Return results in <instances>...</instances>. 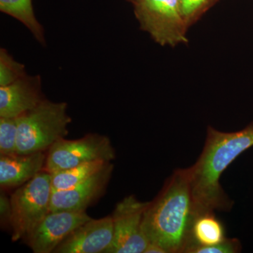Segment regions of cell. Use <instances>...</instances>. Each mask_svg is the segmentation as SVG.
I'll list each match as a JSON object with an SVG mask.
<instances>
[{"label": "cell", "mask_w": 253, "mask_h": 253, "mask_svg": "<svg viewBox=\"0 0 253 253\" xmlns=\"http://www.w3.org/2000/svg\"><path fill=\"white\" fill-rule=\"evenodd\" d=\"M181 16L188 28L197 22L218 0H179Z\"/></svg>", "instance_id": "ac0fdd59"}, {"label": "cell", "mask_w": 253, "mask_h": 253, "mask_svg": "<svg viewBox=\"0 0 253 253\" xmlns=\"http://www.w3.org/2000/svg\"><path fill=\"white\" fill-rule=\"evenodd\" d=\"M115 158L116 153L107 136L89 134L76 140L63 138L49 148L45 170L54 173L93 161L111 162Z\"/></svg>", "instance_id": "8992f818"}, {"label": "cell", "mask_w": 253, "mask_h": 253, "mask_svg": "<svg viewBox=\"0 0 253 253\" xmlns=\"http://www.w3.org/2000/svg\"><path fill=\"white\" fill-rule=\"evenodd\" d=\"M65 102L44 99L18 121L17 154L44 151L68 134L71 118Z\"/></svg>", "instance_id": "3957f363"}, {"label": "cell", "mask_w": 253, "mask_h": 253, "mask_svg": "<svg viewBox=\"0 0 253 253\" xmlns=\"http://www.w3.org/2000/svg\"><path fill=\"white\" fill-rule=\"evenodd\" d=\"M113 168V165L109 163L100 172L74 187L61 191H52L50 212H85L88 206L104 192L111 178Z\"/></svg>", "instance_id": "30bf717a"}, {"label": "cell", "mask_w": 253, "mask_h": 253, "mask_svg": "<svg viewBox=\"0 0 253 253\" xmlns=\"http://www.w3.org/2000/svg\"><path fill=\"white\" fill-rule=\"evenodd\" d=\"M11 214L12 211L11 200L6 195L1 193L0 195V217L1 223H9L11 225Z\"/></svg>", "instance_id": "ffe728a7"}, {"label": "cell", "mask_w": 253, "mask_h": 253, "mask_svg": "<svg viewBox=\"0 0 253 253\" xmlns=\"http://www.w3.org/2000/svg\"><path fill=\"white\" fill-rule=\"evenodd\" d=\"M126 1H127L128 2H130L131 4L134 5L136 4L137 1H139V0H126Z\"/></svg>", "instance_id": "7402d4cb"}, {"label": "cell", "mask_w": 253, "mask_h": 253, "mask_svg": "<svg viewBox=\"0 0 253 253\" xmlns=\"http://www.w3.org/2000/svg\"><path fill=\"white\" fill-rule=\"evenodd\" d=\"M150 202L133 195L116 205L113 213V239L105 253H142L149 244L142 228L145 211Z\"/></svg>", "instance_id": "52a82bcc"}, {"label": "cell", "mask_w": 253, "mask_h": 253, "mask_svg": "<svg viewBox=\"0 0 253 253\" xmlns=\"http://www.w3.org/2000/svg\"><path fill=\"white\" fill-rule=\"evenodd\" d=\"M26 66L18 62L7 50L0 49V86H6L26 76Z\"/></svg>", "instance_id": "2e32d148"}, {"label": "cell", "mask_w": 253, "mask_h": 253, "mask_svg": "<svg viewBox=\"0 0 253 253\" xmlns=\"http://www.w3.org/2000/svg\"><path fill=\"white\" fill-rule=\"evenodd\" d=\"M46 156L44 151L31 154L1 155L0 184L1 187L22 186L43 171Z\"/></svg>", "instance_id": "7c38bea8"}, {"label": "cell", "mask_w": 253, "mask_h": 253, "mask_svg": "<svg viewBox=\"0 0 253 253\" xmlns=\"http://www.w3.org/2000/svg\"><path fill=\"white\" fill-rule=\"evenodd\" d=\"M113 239L112 216L89 219L73 231L55 249L56 253H105Z\"/></svg>", "instance_id": "9c48e42d"}, {"label": "cell", "mask_w": 253, "mask_h": 253, "mask_svg": "<svg viewBox=\"0 0 253 253\" xmlns=\"http://www.w3.org/2000/svg\"><path fill=\"white\" fill-rule=\"evenodd\" d=\"M91 218L86 212H49L26 236L35 253H54L73 231Z\"/></svg>", "instance_id": "ba28073f"}, {"label": "cell", "mask_w": 253, "mask_h": 253, "mask_svg": "<svg viewBox=\"0 0 253 253\" xmlns=\"http://www.w3.org/2000/svg\"><path fill=\"white\" fill-rule=\"evenodd\" d=\"M133 6L139 27L159 45L174 47L189 42L179 0H139Z\"/></svg>", "instance_id": "277c9868"}, {"label": "cell", "mask_w": 253, "mask_h": 253, "mask_svg": "<svg viewBox=\"0 0 253 253\" xmlns=\"http://www.w3.org/2000/svg\"><path fill=\"white\" fill-rule=\"evenodd\" d=\"M226 239L224 225L214 215V212L201 213L195 219L192 228L193 248L219 244Z\"/></svg>", "instance_id": "5bb4252c"}, {"label": "cell", "mask_w": 253, "mask_h": 253, "mask_svg": "<svg viewBox=\"0 0 253 253\" xmlns=\"http://www.w3.org/2000/svg\"><path fill=\"white\" fill-rule=\"evenodd\" d=\"M241 251L239 240L226 239L219 244L210 246H197L193 248L189 253H237Z\"/></svg>", "instance_id": "d6986e66"}, {"label": "cell", "mask_w": 253, "mask_h": 253, "mask_svg": "<svg viewBox=\"0 0 253 253\" xmlns=\"http://www.w3.org/2000/svg\"><path fill=\"white\" fill-rule=\"evenodd\" d=\"M109 163L93 161L51 173L52 191H61L74 187L100 172Z\"/></svg>", "instance_id": "9a60e30c"}, {"label": "cell", "mask_w": 253, "mask_h": 253, "mask_svg": "<svg viewBox=\"0 0 253 253\" xmlns=\"http://www.w3.org/2000/svg\"><path fill=\"white\" fill-rule=\"evenodd\" d=\"M18 121L0 118V155L17 154Z\"/></svg>", "instance_id": "e0dca14e"}, {"label": "cell", "mask_w": 253, "mask_h": 253, "mask_svg": "<svg viewBox=\"0 0 253 253\" xmlns=\"http://www.w3.org/2000/svg\"><path fill=\"white\" fill-rule=\"evenodd\" d=\"M199 214L189 169H176L145 211L143 231L149 243L158 245L166 253H187Z\"/></svg>", "instance_id": "6da1fadb"}, {"label": "cell", "mask_w": 253, "mask_h": 253, "mask_svg": "<svg viewBox=\"0 0 253 253\" xmlns=\"http://www.w3.org/2000/svg\"><path fill=\"white\" fill-rule=\"evenodd\" d=\"M44 99L41 76L27 74L11 84L0 86V118L20 117Z\"/></svg>", "instance_id": "8fae6325"}, {"label": "cell", "mask_w": 253, "mask_h": 253, "mask_svg": "<svg viewBox=\"0 0 253 253\" xmlns=\"http://www.w3.org/2000/svg\"><path fill=\"white\" fill-rule=\"evenodd\" d=\"M0 11L24 25L38 42L45 45L44 28L35 14L33 0H0Z\"/></svg>", "instance_id": "4fadbf2b"}, {"label": "cell", "mask_w": 253, "mask_h": 253, "mask_svg": "<svg viewBox=\"0 0 253 253\" xmlns=\"http://www.w3.org/2000/svg\"><path fill=\"white\" fill-rule=\"evenodd\" d=\"M144 253H166V251L158 245L149 243Z\"/></svg>", "instance_id": "44dd1931"}, {"label": "cell", "mask_w": 253, "mask_h": 253, "mask_svg": "<svg viewBox=\"0 0 253 253\" xmlns=\"http://www.w3.org/2000/svg\"><path fill=\"white\" fill-rule=\"evenodd\" d=\"M253 146V123L244 129L224 132L208 126L206 144L197 162L189 168L191 189L199 214L228 211L234 202L219 178L236 158Z\"/></svg>", "instance_id": "7a4b0ae2"}, {"label": "cell", "mask_w": 253, "mask_h": 253, "mask_svg": "<svg viewBox=\"0 0 253 253\" xmlns=\"http://www.w3.org/2000/svg\"><path fill=\"white\" fill-rule=\"evenodd\" d=\"M51 194V173L43 170L11 195L13 241L26 237L50 212Z\"/></svg>", "instance_id": "5b68a950"}]
</instances>
